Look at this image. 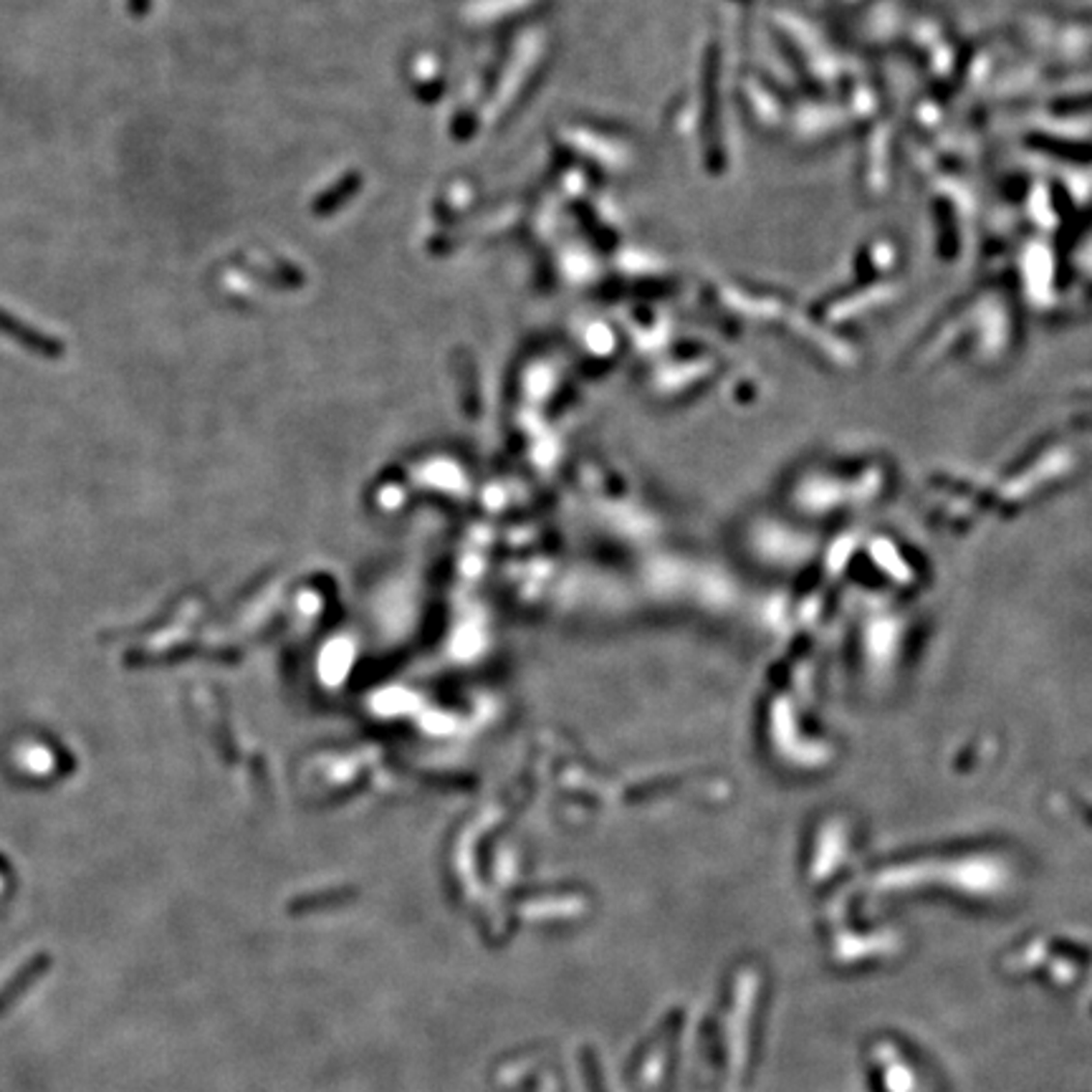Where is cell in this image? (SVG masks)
<instances>
[{"label":"cell","instance_id":"cell-1","mask_svg":"<svg viewBox=\"0 0 1092 1092\" xmlns=\"http://www.w3.org/2000/svg\"><path fill=\"white\" fill-rule=\"evenodd\" d=\"M0 337L10 339V342L19 344V347L46 360H59L66 354V344H63L59 337L46 335V332L36 329V326H31L28 321L5 312V309H0Z\"/></svg>","mask_w":1092,"mask_h":1092},{"label":"cell","instance_id":"cell-2","mask_svg":"<svg viewBox=\"0 0 1092 1092\" xmlns=\"http://www.w3.org/2000/svg\"><path fill=\"white\" fill-rule=\"evenodd\" d=\"M149 10V0H130V13L132 16H145Z\"/></svg>","mask_w":1092,"mask_h":1092}]
</instances>
